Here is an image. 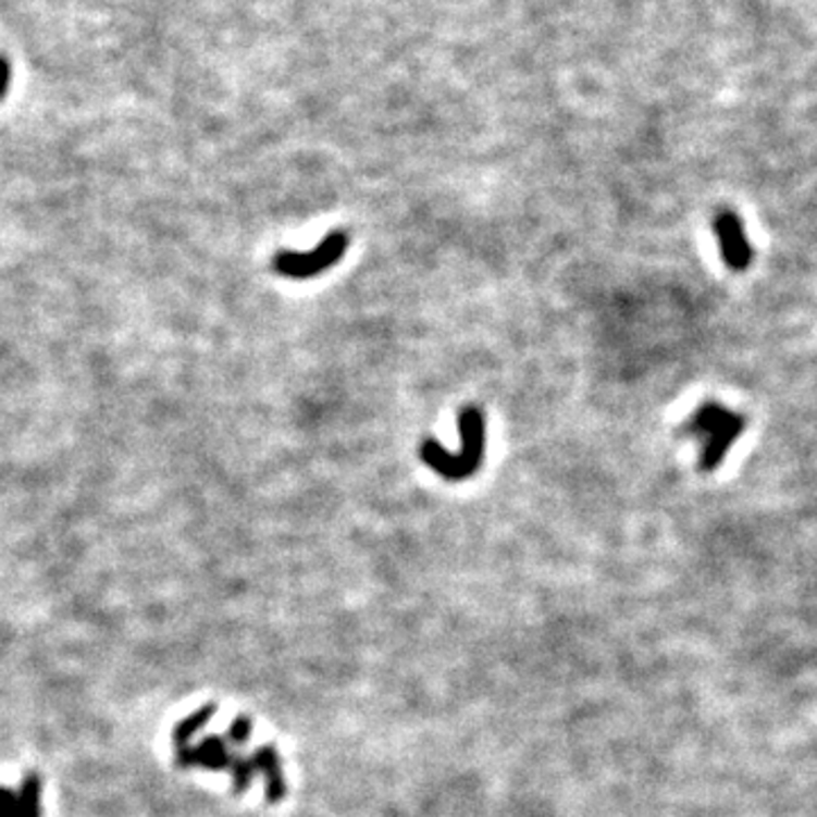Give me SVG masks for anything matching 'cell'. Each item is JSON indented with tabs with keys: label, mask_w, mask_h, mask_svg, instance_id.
<instances>
[{
	"label": "cell",
	"mask_w": 817,
	"mask_h": 817,
	"mask_svg": "<svg viewBox=\"0 0 817 817\" xmlns=\"http://www.w3.org/2000/svg\"><path fill=\"white\" fill-rule=\"evenodd\" d=\"M459 432L463 447L459 455L447 453L436 441H425L420 445V459H423L432 470H436L441 478L461 482L472 478L480 470L484 459V443H486V428L484 413L480 409H463L459 416Z\"/></svg>",
	"instance_id": "obj_1"
},
{
	"label": "cell",
	"mask_w": 817,
	"mask_h": 817,
	"mask_svg": "<svg viewBox=\"0 0 817 817\" xmlns=\"http://www.w3.org/2000/svg\"><path fill=\"white\" fill-rule=\"evenodd\" d=\"M745 428L747 423L741 413L729 411L716 403H706L693 413V418L686 425V432L702 441L700 463L704 472L716 470L725 461L727 453L731 450V445L738 441V436L743 434Z\"/></svg>",
	"instance_id": "obj_2"
},
{
	"label": "cell",
	"mask_w": 817,
	"mask_h": 817,
	"mask_svg": "<svg viewBox=\"0 0 817 817\" xmlns=\"http://www.w3.org/2000/svg\"><path fill=\"white\" fill-rule=\"evenodd\" d=\"M348 246H350V236L346 232H332L309 252H294V250L277 252V257L273 259V269L282 277L309 280L336 267L341 257L346 255Z\"/></svg>",
	"instance_id": "obj_3"
},
{
	"label": "cell",
	"mask_w": 817,
	"mask_h": 817,
	"mask_svg": "<svg viewBox=\"0 0 817 817\" xmlns=\"http://www.w3.org/2000/svg\"><path fill=\"white\" fill-rule=\"evenodd\" d=\"M722 259L731 271H745L752 263V246L743 221L733 212H720L714 221Z\"/></svg>",
	"instance_id": "obj_4"
},
{
	"label": "cell",
	"mask_w": 817,
	"mask_h": 817,
	"mask_svg": "<svg viewBox=\"0 0 817 817\" xmlns=\"http://www.w3.org/2000/svg\"><path fill=\"white\" fill-rule=\"evenodd\" d=\"M10 81H12V69H10V62L0 55V100H3L8 96V89H10Z\"/></svg>",
	"instance_id": "obj_5"
}]
</instances>
